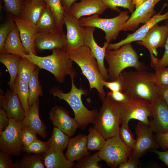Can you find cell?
<instances>
[{"label": "cell", "mask_w": 168, "mask_h": 168, "mask_svg": "<svg viewBox=\"0 0 168 168\" xmlns=\"http://www.w3.org/2000/svg\"><path fill=\"white\" fill-rule=\"evenodd\" d=\"M123 84L122 91L130 98L151 101L158 96L154 80V73L144 71L122 72L119 75Z\"/></svg>", "instance_id": "cell-1"}, {"label": "cell", "mask_w": 168, "mask_h": 168, "mask_svg": "<svg viewBox=\"0 0 168 168\" xmlns=\"http://www.w3.org/2000/svg\"><path fill=\"white\" fill-rule=\"evenodd\" d=\"M52 51V54L45 56H38L30 52L23 57L28 58L40 69L51 72L59 83H63L67 75H69L71 78L76 77L77 72L73 68V61L65 50L56 49Z\"/></svg>", "instance_id": "cell-2"}, {"label": "cell", "mask_w": 168, "mask_h": 168, "mask_svg": "<svg viewBox=\"0 0 168 168\" xmlns=\"http://www.w3.org/2000/svg\"><path fill=\"white\" fill-rule=\"evenodd\" d=\"M66 51L69 58L80 68L82 74L86 77L89 82L90 90L96 89L99 97L102 100L106 96L104 89L105 80L101 75L97 61L89 48L84 45Z\"/></svg>", "instance_id": "cell-3"}, {"label": "cell", "mask_w": 168, "mask_h": 168, "mask_svg": "<svg viewBox=\"0 0 168 168\" xmlns=\"http://www.w3.org/2000/svg\"><path fill=\"white\" fill-rule=\"evenodd\" d=\"M105 59L108 64L109 80L110 81L117 78L127 68L133 67L137 71L147 69V67L139 61L131 43L125 44L117 49H107Z\"/></svg>", "instance_id": "cell-4"}, {"label": "cell", "mask_w": 168, "mask_h": 168, "mask_svg": "<svg viewBox=\"0 0 168 168\" xmlns=\"http://www.w3.org/2000/svg\"><path fill=\"white\" fill-rule=\"evenodd\" d=\"M74 78H71V87L69 92L64 93L58 87H55L51 89L50 93L54 97L65 100L69 105L74 112V118L79 128L84 129L89 124L94 123L98 111L96 110H89L84 105L82 96L86 95L88 92L81 86L77 88L75 84Z\"/></svg>", "instance_id": "cell-5"}, {"label": "cell", "mask_w": 168, "mask_h": 168, "mask_svg": "<svg viewBox=\"0 0 168 168\" xmlns=\"http://www.w3.org/2000/svg\"><path fill=\"white\" fill-rule=\"evenodd\" d=\"M93 124L106 139L119 135L120 111L118 103L106 94Z\"/></svg>", "instance_id": "cell-6"}, {"label": "cell", "mask_w": 168, "mask_h": 168, "mask_svg": "<svg viewBox=\"0 0 168 168\" xmlns=\"http://www.w3.org/2000/svg\"><path fill=\"white\" fill-rule=\"evenodd\" d=\"M97 14L79 19L80 25L83 27L92 26L102 30L105 33L106 42L110 43L116 39L119 32L130 17L128 12L120 11L116 17L110 18H101Z\"/></svg>", "instance_id": "cell-7"}, {"label": "cell", "mask_w": 168, "mask_h": 168, "mask_svg": "<svg viewBox=\"0 0 168 168\" xmlns=\"http://www.w3.org/2000/svg\"><path fill=\"white\" fill-rule=\"evenodd\" d=\"M132 149L122 140L119 135L106 139L103 147L98 152L101 160L104 161L111 168H116L127 161Z\"/></svg>", "instance_id": "cell-8"}, {"label": "cell", "mask_w": 168, "mask_h": 168, "mask_svg": "<svg viewBox=\"0 0 168 168\" xmlns=\"http://www.w3.org/2000/svg\"><path fill=\"white\" fill-rule=\"evenodd\" d=\"M120 111V124L127 127L132 119H134L150 125L149 117H152L150 102L145 99L130 98L124 104L118 103Z\"/></svg>", "instance_id": "cell-9"}, {"label": "cell", "mask_w": 168, "mask_h": 168, "mask_svg": "<svg viewBox=\"0 0 168 168\" xmlns=\"http://www.w3.org/2000/svg\"><path fill=\"white\" fill-rule=\"evenodd\" d=\"M9 119L8 126L0 133V150L11 155L19 156L23 147L21 138V123L13 119Z\"/></svg>", "instance_id": "cell-10"}, {"label": "cell", "mask_w": 168, "mask_h": 168, "mask_svg": "<svg viewBox=\"0 0 168 168\" xmlns=\"http://www.w3.org/2000/svg\"><path fill=\"white\" fill-rule=\"evenodd\" d=\"M168 36V25L159 26L158 24L153 26L145 36L137 43L145 47L149 50L151 56V65L154 67L158 63L156 49L164 47Z\"/></svg>", "instance_id": "cell-11"}, {"label": "cell", "mask_w": 168, "mask_h": 168, "mask_svg": "<svg viewBox=\"0 0 168 168\" xmlns=\"http://www.w3.org/2000/svg\"><path fill=\"white\" fill-rule=\"evenodd\" d=\"M63 21L67 30L65 51L73 50L84 45L85 28L80 25L79 19L65 11Z\"/></svg>", "instance_id": "cell-12"}, {"label": "cell", "mask_w": 168, "mask_h": 168, "mask_svg": "<svg viewBox=\"0 0 168 168\" xmlns=\"http://www.w3.org/2000/svg\"><path fill=\"white\" fill-rule=\"evenodd\" d=\"M153 131L149 125L139 121L135 127L136 142L131 156L138 158L148 150L157 148L158 145L154 138Z\"/></svg>", "instance_id": "cell-13"}, {"label": "cell", "mask_w": 168, "mask_h": 168, "mask_svg": "<svg viewBox=\"0 0 168 168\" xmlns=\"http://www.w3.org/2000/svg\"><path fill=\"white\" fill-rule=\"evenodd\" d=\"M152 119L150 120L153 132L157 133L168 132V105L158 96L150 102Z\"/></svg>", "instance_id": "cell-14"}, {"label": "cell", "mask_w": 168, "mask_h": 168, "mask_svg": "<svg viewBox=\"0 0 168 168\" xmlns=\"http://www.w3.org/2000/svg\"><path fill=\"white\" fill-rule=\"evenodd\" d=\"M164 0H146L134 12L124 25L121 31H133L141 23H145L155 14V5L159 2Z\"/></svg>", "instance_id": "cell-15"}, {"label": "cell", "mask_w": 168, "mask_h": 168, "mask_svg": "<svg viewBox=\"0 0 168 168\" xmlns=\"http://www.w3.org/2000/svg\"><path fill=\"white\" fill-rule=\"evenodd\" d=\"M49 119L54 126L71 137L75 134L79 126L74 118L62 106L55 105L49 112Z\"/></svg>", "instance_id": "cell-16"}, {"label": "cell", "mask_w": 168, "mask_h": 168, "mask_svg": "<svg viewBox=\"0 0 168 168\" xmlns=\"http://www.w3.org/2000/svg\"><path fill=\"white\" fill-rule=\"evenodd\" d=\"M167 5V3H164L158 13L155 14L148 21L134 33L128 34L124 39L115 43H109L107 49H115L125 44L141 41L153 26L162 21L168 20V10L164 14H161Z\"/></svg>", "instance_id": "cell-17"}, {"label": "cell", "mask_w": 168, "mask_h": 168, "mask_svg": "<svg viewBox=\"0 0 168 168\" xmlns=\"http://www.w3.org/2000/svg\"><path fill=\"white\" fill-rule=\"evenodd\" d=\"M84 40V45L90 49L91 52L98 63L99 71L102 78L105 81L109 80L108 69L105 67L104 59L106 50L109 43L105 42L103 47L98 45L94 36L95 28L92 26H86Z\"/></svg>", "instance_id": "cell-18"}, {"label": "cell", "mask_w": 168, "mask_h": 168, "mask_svg": "<svg viewBox=\"0 0 168 168\" xmlns=\"http://www.w3.org/2000/svg\"><path fill=\"white\" fill-rule=\"evenodd\" d=\"M0 105L1 108L5 111L9 119L21 122L25 116L24 108L13 89L7 90L4 94L0 91Z\"/></svg>", "instance_id": "cell-19"}, {"label": "cell", "mask_w": 168, "mask_h": 168, "mask_svg": "<svg viewBox=\"0 0 168 168\" xmlns=\"http://www.w3.org/2000/svg\"><path fill=\"white\" fill-rule=\"evenodd\" d=\"M66 44V35L59 30L45 33L37 32L35 41L36 51H52L56 49L65 50Z\"/></svg>", "instance_id": "cell-20"}, {"label": "cell", "mask_w": 168, "mask_h": 168, "mask_svg": "<svg viewBox=\"0 0 168 168\" xmlns=\"http://www.w3.org/2000/svg\"><path fill=\"white\" fill-rule=\"evenodd\" d=\"M108 8L102 0H80L74 2L68 12L79 19L84 16L101 15Z\"/></svg>", "instance_id": "cell-21"}, {"label": "cell", "mask_w": 168, "mask_h": 168, "mask_svg": "<svg viewBox=\"0 0 168 168\" xmlns=\"http://www.w3.org/2000/svg\"><path fill=\"white\" fill-rule=\"evenodd\" d=\"M39 103L38 98L30 107L21 123L22 129L32 131L39 134L43 138L45 139L47 137V127L40 118Z\"/></svg>", "instance_id": "cell-22"}, {"label": "cell", "mask_w": 168, "mask_h": 168, "mask_svg": "<svg viewBox=\"0 0 168 168\" xmlns=\"http://www.w3.org/2000/svg\"><path fill=\"white\" fill-rule=\"evenodd\" d=\"M12 16L26 54L32 52L37 55L35 46V41L37 33L35 26L19 17Z\"/></svg>", "instance_id": "cell-23"}, {"label": "cell", "mask_w": 168, "mask_h": 168, "mask_svg": "<svg viewBox=\"0 0 168 168\" xmlns=\"http://www.w3.org/2000/svg\"><path fill=\"white\" fill-rule=\"evenodd\" d=\"M88 151L87 146V135L79 134L70 138L65 155L70 161L74 162L90 155V153Z\"/></svg>", "instance_id": "cell-24"}, {"label": "cell", "mask_w": 168, "mask_h": 168, "mask_svg": "<svg viewBox=\"0 0 168 168\" xmlns=\"http://www.w3.org/2000/svg\"><path fill=\"white\" fill-rule=\"evenodd\" d=\"M47 5L45 0H26L19 17L35 25Z\"/></svg>", "instance_id": "cell-25"}, {"label": "cell", "mask_w": 168, "mask_h": 168, "mask_svg": "<svg viewBox=\"0 0 168 168\" xmlns=\"http://www.w3.org/2000/svg\"><path fill=\"white\" fill-rule=\"evenodd\" d=\"M47 168H72L75 163L70 161L62 152L49 148L42 155Z\"/></svg>", "instance_id": "cell-26"}, {"label": "cell", "mask_w": 168, "mask_h": 168, "mask_svg": "<svg viewBox=\"0 0 168 168\" xmlns=\"http://www.w3.org/2000/svg\"><path fill=\"white\" fill-rule=\"evenodd\" d=\"M4 52L18 55L22 57L27 54L16 25L8 34L5 40L2 53Z\"/></svg>", "instance_id": "cell-27"}, {"label": "cell", "mask_w": 168, "mask_h": 168, "mask_svg": "<svg viewBox=\"0 0 168 168\" xmlns=\"http://www.w3.org/2000/svg\"><path fill=\"white\" fill-rule=\"evenodd\" d=\"M22 57L7 53L0 54V62L7 68L10 76L8 84L13 89L17 75L18 66Z\"/></svg>", "instance_id": "cell-28"}, {"label": "cell", "mask_w": 168, "mask_h": 168, "mask_svg": "<svg viewBox=\"0 0 168 168\" xmlns=\"http://www.w3.org/2000/svg\"><path fill=\"white\" fill-rule=\"evenodd\" d=\"M35 26L38 33H48L59 30L57 28L53 14L47 5Z\"/></svg>", "instance_id": "cell-29"}, {"label": "cell", "mask_w": 168, "mask_h": 168, "mask_svg": "<svg viewBox=\"0 0 168 168\" xmlns=\"http://www.w3.org/2000/svg\"><path fill=\"white\" fill-rule=\"evenodd\" d=\"M70 139V137L54 127L52 135L47 142L49 148L63 152L67 147Z\"/></svg>", "instance_id": "cell-30"}, {"label": "cell", "mask_w": 168, "mask_h": 168, "mask_svg": "<svg viewBox=\"0 0 168 168\" xmlns=\"http://www.w3.org/2000/svg\"><path fill=\"white\" fill-rule=\"evenodd\" d=\"M14 168H44L42 155L27 153L14 163Z\"/></svg>", "instance_id": "cell-31"}, {"label": "cell", "mask_w": 168, "mask_h": 168, "mask_svg": "<svg viewBox=\"0 0 168 168\" xmlns=\"http://www.w3.org/2000/svg\"><path fill=\"white\" fill-rule=\"evenodd\" d=\"M13 89L19 97L25 111V114L29 110L28 103L29 91L28 83L21 80L17 75L15 81Z\"/></svg>", "instance_id": "cell-32"}, {"label": "cell", "mask_w": 168, "mask_h": 168, "mask_svg": "<svg viewBox=\"0 0 168 168\" xmlns=\"http://www.w3.org/2000/svg\"><path fill=\"white\" fill-rule=\"evenodd\" d=\"M40 69L38 67H37L28 83L29 91L28 103L30 107L35 102L40 96H43L39 79Z\"/></svg>", "instance_id": "cell-33"}, {"label": "cell", "mask_w": 168, "mask_h": 168, "mask_svg": "<svg viewBox=\"0 0 168 168\" xmlns=\"http://www.w3.org/2000/svg\"><path fill=\"white\" fill-rule=\"evenodd\" d=\"M87 135V146L89 151L100 150L104 146L106 139L100 132L94 127L88 129Z\"/></svg>", "instance_id": "cell-34"}, {"label": "cell", "mask_w": 168, "mask_h": 168, "mask_svg": "<svg viewBox=\"0 0 168 168\" xmlns=\"http://www.w3.org/2000/svg\"><path fill=\"white\" fill-rule=\"evenodd\" d=\"M50 8L55 18L58 28L63 31V18L65 10L61 0H45Z\"/></svg>", "instance_id": "cell-35"}, {"label": "cell", "mask_w": 168, "mask_h": 168, "mask_svg": "<svg viewBox=\"0 0 168 168\" xmlns=\"http://www.w3.org/2000/svg\"><path fill=\"white\" fill-rule=\"evenodd\" d=\"M37 66L25 57H22L19 63L17 75L22 80L29 83Z\"/></svg>", "instance_id": "cell-36"}, {"label": "cell", "mask_w": 168, "mask_h": 168, "mask_svg": "<svg viewBox=\"0 0 168 168\" xmlns=\"http://www.w3.org/2000/svg\"><path fill=\"white\" fill-rule=\"evenodd\" d=\"M98 152L92 155L85 156L75 164V168H101L102 166L98 163L101 161Z\"/></svg>", "instance_id": "cell-37"}, {"label": "cell", "mask_w": 168, "mask_h": 168, "mask_svg": "<svg viewBox=\"0 0 168 168\" xmlns=\"http://www.w3.org/2000/svg\"><path fill=\"white\" fill-rule=\"evenodd\" d=\"M104 3L109 8L113 10L120 12L118 7H123L127 9L128 11L132 13L135 11V7L133 0H102Z\"/></svg>", "instance_id": "cell-38"}, {"label": "cell", "mask_w": 168, "mask_h": 168, "mask_svg": "<svg viewBox=\"0 0 168 168\" xmlns=\"http://www.w3.org/2000/svg\"><path fill=\"white\" fill-rule=\"evenodd\" d=\"M16 26L12 16L0 26V54L2 53L5 40L11 31Z\"/></svg>", "instance_id": "cell-39"}, {"label": "cell", "mask_w": 168, "mask_h": 168, "mask_svg": "<svg viewBox=\"0 0 168 168\" xmlns=\"http://www.w3.org/2000/svg\"><path fill=\"white\" fill-rule=\"evenodd\" d=\"M26 0H2L6 11L13 16L19 17Z\"/></svg>", "instance_id": "cell-40"}, {"label": "cell", "mask_w": 168, "mask_h": 168, "mask_svg": "<svg viewBox=\"0 0 168 168\" xmlns=\"http://www.w3.org/2000/svg\"><path fill=\"white\" fill-rule=\"evenodd\" d=\"M49 148L47 141L42 142L38 139L28 146L23 147L22 152L42 155Z\"/></svg>", "instance_id": "cell-41"}, {"label": "cell", "mask_w": 168, "mask_h": 168, "mask_svg": "<svg viewBox=\"0 0 168 168\" xmlns=\"http://www.w3.org/2000/svg\"><path fill=\"white\" fill-rule=\"evenodd\" d=\"M119 135L122 140L127 146L132 150L134 148L136 139L133 137L129 127L121 125L119 128Z\"/></svg>", "instance_id": "cell-42"}, {"label": "cell", "mask_w": 168, "mask_h": 168, "mask_svg": "<svg viewBox=\"0 0 168 168\" xmlns=\"http://www.w3.org/2000/svg\"><path fill=\"white\" fill-rule=\"evenodd\" d=\"M154 80L155 85L168 86V67L156 70Z\"/></svg>", "instance_id": "cell-43"}, {"label": "cell", "mask_w": 168, "mask_h": 168, "mask_svg": "<svg viewBox=\"0 0 168 168\" xmlns=\"http://www.w3.org/2000/svg\"><path fill=\"white\" fill-rule=\"evenodd\" d=\"M37 133L32 131L22 129L21 132V138L23 147L28 146L38 139Z\"/></svg>", "instance_id": "cell-44"}, {"label": "cell", "mask_w": 168, "mask_h": 168, "mask_svg": "<svg viewBox=\"0 0 168 168\" xmlns=\"http://www.w3.org/2000/svg\"><path fill=\"white\" fill-rule=\"evenodd\" d=\"M107 94L110 96L115 101L119 103H125L127 102L130 99V97L128 95L121 91H110L108 92Z\"/></svg>", "instance_id": "cell-45"}, {"label": "cell", "mask_w": 168, "mask_h": 168, "mask_svg": "<svg viewBox=\"0 0 168 168\" xmlns=\"http://www.w3.org/2000/svg\"><path fill=\"white\" fill-rule=\"evenodd\" d=\"M11 156L7 153L0 152V168H14Z\"/></svg>", "instance_id": "cell-46"}, {"label": "cell", "mask_w": 168, "mask_h": 168, "mask_svg": "<svg viewBox=\"0 0 168 168\" xmlns=\"http://www.w3.org/2000/svg\"><path fill=\"white\" fill-rule=\"evenodd\" d=\"M104 86L109 89L111 91H122L123 84L122 81L119 76L118 77L113 81H104Z\"/></svg>", "instance_id": "cell-47"}, {"label": "cell", "mask_w": 168, "mask_h": 168, "mask_svg": "<svg viewBox=\"0 0 168 168\" xmlns=\"http://www.w3.org/2000/svg\"><path fill=\"white\" fill-rule=\"evenodd\" d=\"M168 25V23H167ZM164 47L165 50L162 57L159 59L158 63L155 68V70L166 67L168 66V36Z\"/></svg>", "instance_id": "cell-48"}, {"label": "cell", "mask_w": 168, "mask_h": 168, "mask_svg": "<svg viewBox=\"0 0 168 168\" xmlns=\"http://www.w3.org/2000/svg\"><path fill=\"white\" fill-rule=\"evenodd\" d=\"M155 88L158 96L168 105V86L155 85Z\"/></svg>", "instance_id": "cell-49"}, {"label": "cell", "mask_w": 168, "mask_h": 168, "mask_svg": "<svg viewBox=\"0 0 168 168\" xmlns=\"http://www.w3.org/2000/svg\"><path fill=\"white\" fill-rule=\"evenodd\" d=\"M139 159L130 156L128 160L121 163L119 166V168H137L139 163Z\"/></svg>", "instance_id": "cell-50"}, {"label": "cell", "mask_w": 168, "mask_h": 168, "mask_svg": "<svg viewBox=\"0 0 168 168\" xmlns=\"http://www.w3.org/2000/svg\"><path fill=\"white\" fill-rule=\"evenodd\" d=\"M10 123L9 119L5 111L0 109V133L4 131L8 126Z\"/></svg>", "instance_id": "cell-51"}, {"label": "cell", "mask_w": 168, "mask_h": 168, "mask_svg": "<svg viewBox=\"0 0 168 168\" xmlns=\"http://www.w3.org/2000/svg\"><path fill=\"white\" fill-rule=\"evenodd\" d=\"M156 142L158 145L164 150L168 148V132L164 133H157Z\"/></svg>", "instance_id": "cell-52"}, {"label": "cell", "mask_w": 168, "mask_h": 168, "mask_svg": "<svg viewBox=\"0 0 168 168\" xmlns=\"http://www.w3.org/2000/svg\"><path fill=\"white\" fill-rule=\"evenodd\" d=\"M153 151L158 155V158L168 166V150L162 152L154 149Z\"/></svg>", "instance_id": "cell-53"}, {"label": "cell", "mask_w": 168, "mask_h": 168, "mask_svg": "<svg viewBox=\"0 0 168 168\" xmlns=\"http://www.w3.org/2000/svg\"><path fill=\"white\" fill-rule=\"evenodd\" d=\"M65 11L68 12L72 4L78 0H61Z\"/></svg>", "instance_id": "cell-54"}, {"label": "cell", "mask_w": 168, "mask_h": 168, "mask_svg": "<svg viewBox=\"0 0 168 168\" xmlns=\"http://www.w3.org/2000/svg\"><path fill=\"white\" fill-rule=\"evenodd\" d=\"M146 0H133V2L135 6V9L138 7Z\"/></svg>", "instance_id": "cell-55"}]
</instances>
